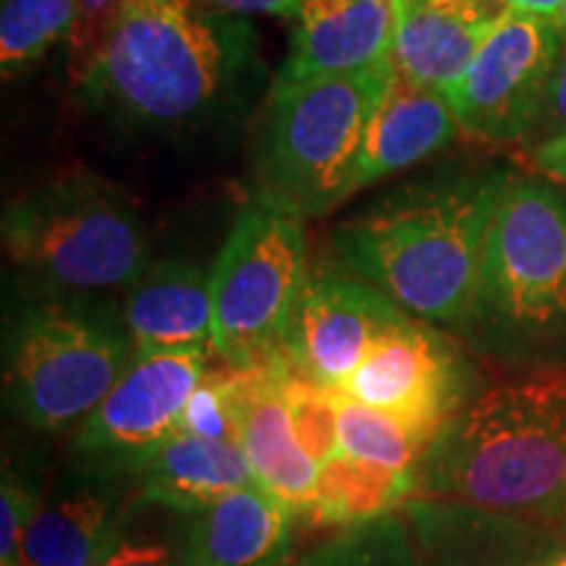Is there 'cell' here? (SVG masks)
<instances>
[{"label":"cell","mask_w":566,"mask_h":566,"mask_svg":"<svg viewBox=\"0 0 566 566\" xmlns=\"http://www.w3.org/2000/svg\"><path fill=\"white\" fill-rule=\"evenodd\" d=\"M263 71L247 17L124 0L82 69L80 97L134 132H200L250 101Z\"/></svg>","instance_id":"6da1fadb"},{"label":"cell","mask_w":566,"mask_h":566,"mask_svg":"<svg viewBox=\"0 0 566 566\" xmlns=\"http://www.w3.org/2000/svg\"><path fill=\"white\" fill-rule=\"evenodd\" d=\"M415 499L566 535V367L480 388L424 449Z\"/></svg>","instance_id":"7a4b0ae2"},{"label":"cell","mask_w":566,"mask_h":566,"mask_svg":"<svg viewBox=\"0 0 566 566\" xmlns=\"http://www.w3.org/2000/svg\"><path fill=\"white\" fill-rule=\"evenodd\" d=\"M509 179L491 168L409 184L338 223L331 244L352 275L407 315L457 331Z\"/></svg>","instance_id":"3957f363"},{"label":"cell","mask_w":566,"mask_h":566,"mask_svg":"<svg viewBox=\"0 0 566 566\" xmlns=\"http://www.w3.org/2000/svg\"><path fill=\"white\" fill-rule=\"evenodd\" d=\"M457 334L514 373L566 367V197L551 184L509 179Z\"/></svg>","instance_id":"277c9868"},{"label":"cell","mask_w":566,"mask_h":566,"mask_svg":"<svg viewBox=\"0 0 566 566\" xmlns=\"http://www.w3.org/2000/svg\"><path fill=\"white\" fill-rule=\"evenodd\" d=\"M0 237L32 296L129 292L153 268L137 208L97 176H66L19 195L3 210Z\"/></svg>","instance_id":"5b68a950"},{"label":"cell","mask_w":566,"mask_h":566,"mask_svg":"<svg viewBox=\"0 0 566 566\" xmlns=\"http://www.w3.org/2000/svg\"><path fill=\"white\" fill-rule=\"evenodd\" d=\"M394 59L344 76L271 87L254 150V200L317 218L354 195V168Z\"/></svg>","instance_id":"8992f818"},{"label":"cell","mask_w":566,"mask_h":566,"mask_svg":"<svg viewBox=\"0 0 566 566\" xmlns=\"http://www.w3.org/2000/svg\"><path fill=\"white\" fill-rule=\"evenodd\" d=\"M122 310L95 296H32L6 331L3 391L45 436L80 428L134 357Z\"/></svg>","instance_id":"52a82bcc"},{"label":"cell","mask_w":566,"mask_h":566,"mask_svg":"<svg viewBox=\"0 0 566 566\" xmlns=\"http://www.w3.org/2000/svg\"><path fill=\"white\" fill-rule=\"evenodd\" d=\"M307 275L302 218L252 200L239 212L210 271L216 357L233 370L281 359Z\"/></svg>","instance_id":"ba28073f"},{"label":"cell","mask_w":566,"mask_h":566,"mask_svg":"<svg viewBox=\"0 0 566 566\" xmlns=\"http://www.w3.org/2000/svg\"><path fill=\"white\" fill-rule=\"evenodd\" d=\"M480 391L464 344L407 315L378 336L338 394L396 417L424 449Z\"/></svg>","instance_id":"9c48e42d"},{"label":"cell","mask_w":566,"mask_h":566,"mask_svg":"<svg viewBox=\"0 0 566 566\" xmlns=\"http://www.w3.org/2000/svg\"><path fill=\"white\" fill-rule=\"evenodd\" d=\"M208 349L134 352L101 407L76 428L80 467L105 475L134 478L142 462L181 428V415L202 375Z\"/></svg>","instance_id":"30bf717a"},{"label":"cell","mask_w":566,"mask_h":566,"mask_svg":"<svg viewBox=\"0 0 566 566\" xmlns=\"http://www.w3.org/2000/svg\"><path fill=\"white\" fill-rule=\"evenodd\" d=\"M562 38L556 21L514 11L501 13L475 61L446 92L459 126L488 142L533 137Z\"/></svg>","instance_id":"8fae6325"},{"label":"cell","mask_w":566,"mask_h":566,"mask_svg":"<svg viewBox=\"0 0 566 566\" xmlns=\"http://www.w3.org/2000/svg\"><path fill=\"white\" fill-rule=\"evenodd\" d=\"M405 317V310L357 275L313 271L289 321L281 354L304 380L338 391L378 336Z\"/></svg>","instance_id":"7c38bea8"},{"label":"cell","mask_w":566,"mask_h":566,"mask_svg":"<svg viewBox=\"0 0 566 566\" xmlns=\"http://www.w3.org/2000/svg\"><path fill=\"white\" fill-rule=\"evenodd\" d=\"M80 472V483L40 499L21 543V566H101L124 537L139 506L134 480Z\"/></svg>","instance_id":"4fadbf2b"},{"label":"cell","mask_w":566,"mask_h":566,"mask_svg":"<svg viewBox=\"0 0 566 566\" xmlns=\"http://www.w3.org/2000/svg\"><path fill=\"white\" fill-rule=\"evenodd\" d=\"M401 514L422 566H556L566 535L451 501L409 499Z\"/></svg>","instance_id":"5bb4252c"},{"label":"cell","mask_w":566,"mask_h":566,"mask_svg":"<svg viewBox=\"0 0 566 566\" xmlns=\"http://www.w3.org/2000/svg\"><path fill=\"white\" fill-rule=\"evenodd\" d=\"M273 87L357 74L394 59L396 0H302Z\"/></svg>","instance_id":"9a60e30c"},{"label":"cell","mask_w":566,"mask_h":566,"mask_svg":"<svg viewBox=\"0 0 566 566\" xmlns=\"http://www.w3.org/2000/svg\"><path fill=\"white\" fill-rule=\"evenodd\" d=\"M239 446L258 485L275 495L294 516H307L315 501L321 467L307 454L294 430L292 409L283 391L286 359L237 370Z\"/></svg>","instance_id":"2e32d148"},{"label":"cell","mask_w":566,"mask_h":566,"mask_svg":"<svg viewBox=\"0 0 566 566\" xmlns=\"http://www.w3.org/2000/svg\"><path fill=\"white\" fill-rule=\"evenodd\" d=\"M501 13L493 0H396V69L446 95L475 61Z\"/></svg>","instance_id":"e0dca14e"},{"label":"cell","mask_w":566,"mask_h":566,"mask_svg":"<svg viewBox=\"0 0 566 566\" xmlns=\"http://www.w3.org/2000/svg\"><path fill=\"white\" fill-rule=\"evenodd\" d=\"M459 129L462 126L443 92L422 87L394 69L367 122L354 168V192L443 150Z\"/></svg>","instance_id":"ac0fdd59"},{"label":"cell","mask_w":566,"mask_h":566,"mask_svg":"<svg viewBox=\"0 0 566 566\" xmlns=\"http://www.w3.org/2000/svg\"><path fill=\"white\" fill-rule=\"evenodd\" d=\"M294 514L263 485L237 488L195 516L184 541L187 566H283Z\"/></svg>","instance_id":"d6986e66"},{"label":"cell","mask_w":566,"mask_h":566,"mask_svg":"<svg viewBox=\"0 0 566 566\" xmlns=\"http://www.w3.org/2000/svg\"><path fill=\"white\" fill-rule=\"evenodd\" d=\"M137 504L197 516L237 488L258 483L242 446L176 430L134 472Z\"/></svg>","instance_id":"ffe728a7"},{"label":"cell","mask_w":566,"mask_h":566,"mask_svg":"<svg viewBox=\"0 0 566 566\" xmlns=\"http://www.w3.org/2000/svg\"><path fill=\"white\" fill-rule=\"evenodd\" d=\"M122 315L137 352H212L210 273L187 260L153 265L126 292Z\"/></svg>","instance_id":"44dd1931"},{"label":"cell","mask_w":566,"mask_h":566,"mask_svg":"<svg viewBox=\"0 0 566 566\" xmlns=\"http://www.w3.org/2000/svg\"><path fill=\"white\" fill-rule=\"evenodd\" d=\"M409 499H415L412 475L338 451L334 459L321 464L307 522L313 527L334 530L363 525L378 516L401 512Z\"/></svg>","instance_id":"7402d4cb"},{"label":"cell","mask_w":566,"mask_h":566,"mask_svg":"<svg viewBox=\"0 0 566 566\" xmlns=\"http://www.w3.org/2000/svg\"><path fill=\"white\" fill-rule=\"evenodd\" d=\"M80 0H3L0 9V69L3 76L32 66L51 48L74 34Z\"/></svg>","instance_id":"603a6c76"},{"label":"cell","mask_w":566,"mask_h":566,"mask_svg":"<svg viewBox=\"0 0 566 566\" xmlns=\"http://www.w3.org/2000/svg\"><path fill=\"white\" fill-rule=\"evenodd\" d=\"M296 566H422L415 533L401 512L336 530L304 551Z\"/></svg>","instance_id":"cb8c5ba5"},{"label":"cell","mask_w":566,"mask_h":566,"mask_svg":"<svg viewBox=\"0 0 566 566\" xmlns=\"http://www.w3.org/2000/svg\"><path fill=\"white\" fill-rule=\"evenodd\" d=\"M334 394L338 409V443H342L344 454L417 478L424 446L417 441L412 430L380 409L359 405L338 391Z\"/></svg>","instance_id":"d4e9b609"},{"label":"cell","mask_w":566,"mask_h":566,"mask_svg":"<svg viewBox=\"0 0 566 566\" xmlns=\"http://www.w3.org/2000/svg\"><path fill=\"white\" fill-rule=\"evenodd\" d=\"M283 391H286L289 409H292L294 430L307 454L315 459L317 467L334 459L342 451L336 394L304 380L289 365L283 373Z\"/></svg>","instance_id":"484cf974"},{"label":"cell","mask_w":566,"mask_h":566,"mask_svg":"<svg viewBox=\"0 0 566 566\" xmlns=\"http://www.w3.org/2000/svg\"><path fill=\"white\" fill-rule=\"evenodd\" d=\"M237 380L239 373L223 365V370H212L202 375V380L189 396L187 409L181 415V430L210 438V441L239 443L237 428Z\"/></svg>","instance_id":"4316f807"},{"label":"cell","mask_w":566,"mask_h":566,"mask_svg":"<svg viewBox=\"0 0 566 566\" xmlns=\"http://www.w3.org/2000/svg\"><path fill=\"white\" fill-rule=\"evenodd\" d=\"M42 495L21 472L3 467L0 488V566H21V543Z\"/></svg>","instance_id":"83f0119b"},{"label":"cell","mask_w":566,"mask_h":566,"mask_svg":"<svg viewBox=\"0 0 566 566\" xmlns=\"http://www.w3.org/2000/svg\"><path fill=\"white\" fill-rule=\"evenodd\" d=\"M101 566H187L184 564V546L176 551L158 537H134L129 527L116 548L103 558Z\"/></svg>","instance_id":"f1b7e54d"},{"label":"cell","mask_w":566,"mask_h":566,"mask_svg":"<svg viewBox=\"0 0 566 566\" xmlns=\"http://www.w3.org/2000/svg\"><path fill=\"white\" fill-rule=\"evenodd\" d=\"M535 132L543 134L541 142L558 137V134L566 132V32L562 38V48H558L554 74H551V84H548L546 105H543L541 124H537Z\"/></svg>","instance_id":"f546056e"},{"label":"cell","mask_w":566,"mask_h":566,"mask_svg":"<svg viewBox=\"0 0 566 566\" xmlns=\"http://www.w3.org/2000/svg\"><path fill=\"white\" fill-rule=\"evenodd\" d=\"M205 9L233 13V17H283L292 19L302 0H202Z\"/></svg>","instance_id":"4dcf8cb0"},{"label":"cell","mask_w":566,"mask_h":566,"mask_svg":"<svg viewBox=\"0 0 566 566\" xmlns=\"http://www.w3.org/2000/svg\"><path fill=\"white\" fill-rule=\"evenodd\" d=\"M533 166L548 181L566 184V132L546 142H537L533 150Z\"/></svg>","instance_id":"1f68e13d"},{"label":"cell","mask_w":566,"mask_h":566,"mask_svg":"<svg viewBox=\"0 0 566 566\" xmlns=\"http://www.w3.org/2000/svg\"><path fill=\"white\" fill-rule=\"evenodd\" d=\"M501 11L527 13V17H541L556 21L564 9V0H493Z\"/></svg>","instance_id":"d6a6232c"},{"label":"cell","mask_w":566,"mask_h":566,"mask_svg":"<svg viewBox=\"0 0 566 566\" xmlns=\"http://www.w3.org/2000/svg\"><path fill=\"white\" fill-rule=\"evenodd\" d=\"M150 3L168 6V9H195V0H150Z\"/></svg>","instance_id":"836d02e7"},{"label":"cell","mask_w":566,"mask_h":566,"mask_svg":"<svg viewBox=\"0 0 566 566\" xmlns=\"http://www.w3.org/2000/svg\"><path fill=\"white\" fill-rule=\"evenodd\" d=\"M556 24H558V27H562V32H566V0H564V9H562V13H558Z\"/></svg>","instance_id":"e575fe53"},{"label":"cell","mask_w":566,"mask_h":566,"mask_svg":"<svg viewBox=\"0 0 566 566\" xmlns=\"http://www.w3.org/2000/svg\"><path fill=\"white\" fill-rule=\"evenodd\" d=\"M556 566H566V556H564V558H562V562H558Z\"/></svg>","instance_id":"d590c367"}]
</instances>
